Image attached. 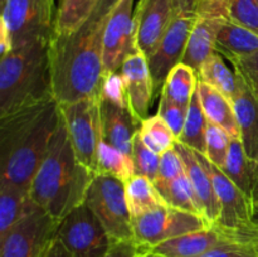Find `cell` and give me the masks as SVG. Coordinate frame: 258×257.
Wrapping results in <instances>:
<instances>
[{"label":"cell","instance_id":"1","mask_svg":"<svg viewBox=\"0 0 258 257\" xmlns=\"http://www.w3.org/2000/svg\"><path fill=\"white\" fill-rule=\"evenodd\" d=\"M116 0H102L90 19L68 35H52L49 65L53 97L58 105L101 97L103 34Z\"/></svg>","mask_w":258,"mask_h":257},{"label":"cell","instance_id":"2","mask_svg":"<svg viewBox=\"0 0 258 257\" xmlns=\"http://www.w3.org/2000/svg\"><path fill=\"white\" fill-rule=\"evenodd\" d=\"M59 121L54 98L0 117V181L29 190Z\"/></svg>","mask_w":258,"mask_h":257},{"label":"cell","instance_id":"3","mask_svg":"<svg viewBox=\"0 0 258 257\" xmlns=\"http://www.w3.org/2000/svg\"><path fill=\"white\" fill-rule=\"evenodd\" d=\"M95 175L78 160L60 113L57 131L30 184L32 199L53 218L62 221L85 203Z\"/></svg>","mask_w":258,"mask_h":257},{"label":"cell","instance_id":"4","mask_svg":"<svg viewBox=\"0 0 258 257\" xmlns=\"http://www.w3.org/2000/svg\"><path fill=\"white\" fill-rule=\"evenodd\" d=\"M49 42H37L2 54L0 117L53 97Z\"/></svg>","mask_w":258,"mask_h":257},{"label":"cell","instance_id":"5","mask_svg":"<svg viewBox=\"0 0 258 257\" xmlns=\"http://www.w3.org/2000/svg\"><path fill=\"white\" fill-rule=\"evenodd\" d=\"M55 0H3L2 54L37 42H49L55 20Z\"/></svg>","mask_w":258,"mask_h":257},{"label":"cell","instance_id":"6","mask_svg":"<svg viewBox=\"0 0 258 257\" xmlns=\"http://www.w3.org/2000/svg\"><path fill=\"white\" fill-rule=\"evenodd\" d=\"M85 203L100 219L112 242L134 241L133 219L122 180L108 174H96Z\"/></svg>","mask_w":258,"mask_h":257},{"label":"cell","instance_id":"7","mask_svg":"<svg viewBox=\"0 0 258 257\" xmlns=\"http://www.w3.org/2000/svg\"><path fill=\"white\" fill-rule=\"evenodd\" d=\"M197 0H174L173 15L160 45L149 58L154 95H160L166 77L181 62L196 23Z\"/></svg>","mask_w":258,"mask_h":257},{"label":"cell","instance_id":"8","mask_svg":"<svg viewBox=\"0 0 258 257\" xmlns=\"http://www.w3.org/2000/svg\"><path fill=\"white\" fill-rule=\"evenodd\" d=\"M101 97H88L59 105L68 135L78 160L97 174V153L102 141Z\"/></svg>","mask_w":258,"mask_h":257},{"label":"cell","instance_id":"9","mask_svg":"<svg viewBox=\"0 0 258 257\" xmlns=\"http://www.w3.org/2000/svg\"><path fill=\"white\" fill-rule=\"evenodd\" d=\"M131 219L134 241L144 249H150L161 242L211 226L204 217L176 209L169 204Z\"/></svg>","mask_w":258,"mask_h":257},{"label":"cell","instance_id":"10","mask_svg":"<svg viewBox=\"0 0 258 257\" xmlns=\"http://www.w3.org/2000/svg\"><path fill=\"white\" fill-rule=\"evenodd\" d=\"M57 237L72 257H106L113 243L103 224L86 203L60 221Z\"/></svg>","mask_w":258,"mask_h":257},{"label":"cell","instance_id":"11","mask_svg":"<svg viewBox=\"0 0 258 257\" xmlns=\"http://www.w3.org/2000/svg\"><path fill=\"white\" fill-rule=\"evenodd\" d=\"M59 223L37 207L0 236L2 257H44L57 237Z\"/></svg>","mask_w":258,"mask_h":257},{"label":"cell","instance_id":"12","mask_svg":"<svg viewBox=\"0 0 258 257\" xmlns=\"http://www.w3.org/2000/svg\"><path fill=\"white\" fill-rule=\"evenodd\" d=\"M197 156L211 175L214 190L221 202V214L216 224L239 232L258 233L257 208L253 199L247 197L223 171L211 163L203 154Z\"/></svg>","mask_w":258,"mask_h":257},{"label":"cell","instance_id":"13","mask_svg":"<svg viewBox=\"0 0 258 257\" xmlns=\"http://www.w3.org/2000/svg\"><path fill=\"white\" fill-rule=\"evenodd\" d=\"M197 18L181 62L198 72L202 63L216 52L217 35L231 20L229 0H197Z\"/></svg>","mask_w":258,"mask_h":257},{"label":"cell","instance_id":"14","mask_svg":"<svg viewBox=\"0 0 258 257\" xmlns=\"http://www.w3.org/2000/svg\"><path fill=\"white\" fill-rule=\"evenodd\" d=\"M229 243L258 246V233L239 232L212 224L207 228L161 242L150 251L161 257H201L217 247Z\"/></svg>","mask_w":258,"mask_h":257},{"label":"cell","instance_id":"15","mask_svg":"<svg viewBox=\"0 0 258 257\" xmlns=\"http://www.w3.org/2000/svg\"><path fill=\"white\" fill-rule=\"evenodd\" d=\"M134 2L135 0H116L108 15L103 34V75L120 71L126 57L138 50Z\"/></svg>","mask_w":258,"mask_h":257},{"label":"cell","instance_id":"16","mask_svg":"<svg viewBox=\"0 0 258 257\" xmlns=\"http://www.w3.org/2000/svg\"><path fill=\"white\" fill-rule=\"evenodd\" d=\"M174 0H139L134 10L135 44L150 58L160 45L173 15Z\"/></svg>","mask_w":258,"mask_h":257},{"label":"cell","instance_id":"17","mask_svg":"<svg viewBox=\"0 0 258 257\" xmlns=\"http://www.w3.org/2000/svg\"><path fill=\"white\" fill-rule=\"evenodd\" d=\"M120 73L125 82L131 113L141 123L149 117V110L155 96L148 58L140 50H135L123 60Z\"/></svg>","mask_w":258,"mask_h":257},{"label":"cell","instance_id":"18","mask_svg":"<svg viewBox=\"0 0 258 257\" xmlns=\"http://www.w3.org/2000/svg\"><path fill=\"white\" fill-rule=\"evenodd\" d=\"M174 148L183 159L184 165H185V173L190 180L194 191H196L203 217L211 226L216 224L218 222L219 214H221V202L214 190L211 175L203 166V164L201 163L193 149L188 148L180 141H176Z\"/></svg>","mask_w":258,"mask_h":257},{"label":"cell","instance_id":"19","mask_svg":"<svg viewBox=\"0 0 258 257\" xmlns=\"http://www.w3.org/2000/svg\"><path fill=\"white\" fill-rule=\"evenodd\" d=\"M100 108L103 140L133 158L134 139L138 134L140 123L136 121L128 108L115 105L102 97L100 101Z\"/></svg>","mask_w":258,"mask_h":257},{"label":"cell","instance_id":"20","mask_svg":"<svg viewBox=\"0 0 258 257\" xmlns=\"http://www.w3.org/2000/svg\"><path fill=\"white\" fill-rule=\"evenodd\" d=\"M237 77L238 90L232 98V103L241 131V140L244 151L251 160L258 164V100L243 77L238 73Z\"/></svg>","mask_w":258,"mask_h":257},{"label":"cell","instance_id":"21","mask_svg":"<svg viewBox=\"0 0 258 257\" xmlns=\"http://www.w3.org/2000/svg\"><path fill=\"white\" fill-rule=\"evenodd\" d=\"M221 170L256 203L258 194V164L247 156L241 139H231L226 163Z\"/></svg>","mask_w":258,"mask_h":257},{"label":"cell","instance_id":"22","mask_svg":"<svg viewBox=\"0 0 258 257\" xmlns=\"http://www.w3.org/2000/svg\"><path fill=\"white\" fill-rule=\"evenodd\" d=\"M197 92L202 108L209 122L224 128L232 139H241V131L232 101L218 90L201 80H198Z\"/></svg>","mask_w":258,"mask_h":257},{"label":"cell","instance_id":"23","mask_svg":"<svg viewBox=\"0 0 258 257\" xmlns=\"http://www.w3.org/2000/svg\"><path fill=\"white\" fill-rule=\"evenodd\" d=\"M216 52L232 62L258 52V34L236 24L232 20L224 23L217 35Z\"/></svg>","mask_w":258,"mask_h":257},{"label":"cell","instance_id":"24","mask_svg":"<svg viewBox=\"0 0 258 257\" xmlns=\"http://www.w3.org/2000/svg\"><path fill=\"white\" fill-rule=\"evenodd\" d=\"M37 207L29 190L0 181V236Z\"/></svg>","mask_w":258,"mask_h":257},{"label":"cell","instance_id":"25","mask_svg":"<svg viewBox=\"0 0 258 257\" xmlns=\"http://www.w3.org/2000/svg\"><path fill=\"white\" fill-rule=\"evenodd\" d=\"M125 193L131 218L145 214L166 204L156 189L155 184L149 178L139 174L125 181Z\"/></svg>","mask_w":258,"mask_h":257},{"label":"cell","instance_id":"26","mask_svg":"<svg viewBox=\"0 0 258 257\" xmlns=\"http://www.w3.org/2000/svg\"><path fill=\"white\" fill-rule=\"evenodd\" d=\"M102 0H60L52 35H68L80 29Z\"/></svg>","mask_w":258,"mask_h":257},{"label":"cell","instance_id":"27","mask_svg":"<svg viewBox=\"0 0 258 257\" xmlns=\"http://www.w3.org/2000/svg\"><path fill=\"white\" fill-rule=\"evenodd\" d=\"M223 58L218 52H214L202 63L197 75L198 80L218 90L232 101L238 90V77L234 71L232 72Z\"/></svg>","mask_w":258,"mask_h":257},{"label":"cell","instance_id":"28","mask_svg":"<svg viewBox=\"0 0 258 257\" xmlns=\"http://www.w3.org/2000/svg\"><path fill=\"white\" fill-rule=\"evenodd\" d=\"M198 86V75L190 66L180 62L166 77L160 95L188 108Z\"/></svg>","mask_w":258,"mask_h":257},{"label":"cell","instance_id":"29","mask_svg":"<svg viewBox=\"0 0 258 257\" xmlns=\"http://www.w3.org/2000/svg\"><path fill=\"white\" fill-rule=\"evenodd\" d=\"M207 127H208V118L202 108L198 92L196 91L189 103L183 134L178 141L204 155L207 148Z\"/></svg>","mask_w":258,"mask_h":257},{"label":"cell","instance_id":"30","mask_svg":"<svg viewBox=\"0 0 258 257\" xmlns=\"http://www.w3.org/2000/svg\"><path fill=\"white\" fill-rule=\"evenodd\" d=\"M155 186L164 201L166 202V204L176 209L190 212V213H196L203 217L197 194L186 173L181 174L179 178L174 179L169 183L155 184Z\"/></svg>","mask_w":258,"mask_h":257},{"label":"cell","instance_id":"31","mask_svg":"<svg viewBox=\"0 0 258 257\" xmlns=\"http://www.w3.org/2000/svg\"><path fill=\"white\" fill-rule=\"evenodd\" d=\"M108 174L123 183L136 175L135 164L131 156L110 145L102 139L97 153V174Z\"/></svg>","mask_w":258,"mask_h":257},{"label":"cell","instance_id":"32","mask_svg":"<svg viewBox=\"0 0 258 257\" xmlns=\"http://www.w3.org/2000/svg\"><path fill=\"white\" fill-rule=\"evenodd\" d=\"M138 134L144 145L158 155L173 149L178 141L173 130L158 113L141 121Z\"/></svg>","mask_w":258,"mask_h":257},{"label":"cell","instance_id":"33","mask_svg":"<svg viewBox=\"0 0 258 257\" xmlns=\"http://www.w3.org/2000/svg\"><path fill=\"white\" fill-rule=\"evenodd\" d=\"M231 139L232 138L224 128L219 127L216 123L208 121V127H207V148L204 156L213 165H216L217 168L222 169L224 166Z\"/></svg>","mask_w":258,"mask_h":257},{"label":"cell","instance_id":"34","mask_svg":"<svg viewBox=\"0 0 258 257\" xmlns=\"http://www.w3.org/2000/svg\"><path fill=\"white\" fill-rule=\"evenodd\" d=\"M133 160L135 164L136 174L146 176L153 183L156 180L159 173V164H160V155L146 148L141 141L139 134H136L135 139H134Z\"/></svg>","mask_w":258,"mask_h":257},{"label":"cell","instance_id":"35","mask_svg":"<svg viewBox=\"0 0 258 257\" xmlns=\"http://www.w3.org/2000/svg\"><path fill=\"white\" fill-rule=\"evenodd\" d=\"M229 18L258 34V0H229Z\"/></svg>","mask_w":258,"mask_h":257},{"label":"cell","instance_id":"36","mask_svg":"<svg viewBox=\"0 0 258 257\" xmlns=\"http://www.w3.org/2000/svg\"><path fill=\"white\" fill-rule=\"evenodd\" d=\"M186 113H188V108L173 102L166 96L160 95L158 115L161 116V118L168 123L169 127L173 130L174 135L176 136V139L180 138V135L183 134Z\"/></svg>","mask_w":258,"mask_h":257},{"label":"cell","instance_id":"37","mask_svg":"<svg viewBox=\"0 0 258 257\" xmlns=\"http://www.w3.org/2000/svg\"><path fill=\"white\" fill-rule=\"evenodd\" d=\"M101 97L115 103V105L130 110L125 82H123L120 71L108 72L103 75L102 85H101Z\"/></svg>","mask_w":258,"mask_h":257},{"label":"cell","instance_id":"38","mask_svg":"<svg viewBox=\"0 0 258 257\" xmlns=\"http://www.w3.org/2000/svg\"><path fill=\"white\" fill-rule=\"evenodd\" d=\"M184 173H185V165H184L183 159H181L180 154L176 151V149L173 148L160 155L158 178L154 181V184L169 183V181L179 178Z\"/></svg>","mask_w":258,"mask_h":257},{"label":"cell","instance_id":"39","mask_svg":"<svg viewBox=\"0 0 258 257\" xmlns=\"http://www.w3.org/2000/svg\"><path fill=\"white\" fill-rule=\"evenodd\" d=\"M234 71L243 77L248 87L258 100V52L247 57L232 60Z\"/></svg>","mask_w":258,"mask_h":257},{"label":"cell","instance_id":"40","mask_svg":"<svg viewBox=\"0 0 258 257\" xmlns=\"http://www.w3.org/2000/svg\"><path fill=\"white\" fill-rule=\"evenodd\" d=\"M201 257H258V246L251 243H229L217 247Z\"/></svg>","mask_w":258,"mask_h":257},{"label":"cell","instance_id":"41","mask_svg":"<svg viewBox=\"0 0 258 257\" xmlns=\"http://www.w3.org/2000/svg\"><path fill=\"white\" fill-rule=\"evenodd\" d=\"M139 249L140 247L135 243V241L113 242L106 257H134L138 253Z\"/></svg>","mask_w":258,"mask_h":257},{"label":"cell","instance_id":"42","mask_svg":"<svg viewBox=\"0 0 258 257\" xmlns=\"http://www.w3.org/2000/svg\"><path fill=\"white\" fill-rule=\"evenodd\" d=\"M44 257H72L70 252L67 251L64 246H63L62 242L59 241L58 237H55L54 241L52 242V244L48 248L47 253Z\"/></svg>","mask_w":258,"mask_h":257},{"label":"cell","instance_id":"43","mask_svg":"<svg viewBox=\"0 0 258 257\" xmlns=\"http://www.w3.org/2000/svg\"><path fill=\"white\" fill-rule=\"evenodd\" d=\"M134 257H161V256H159V254L154 253V252H151L150 249L140 248V249H139L138 253H136Z\"/></svg>","mask_w":258,"mask_h":257},{"label":"cell","instance_id":"44","mask_svg":"<svg viewBox=\"0 0 258 257\" xmlns=\"http://www.w3.org/2000/svg\"><path fill=\"white\" fill-rule=\"evenodd\" d=\"M256 208H257V212H258V194H257V198H256Z\"/></svg>","mask_w":258,"mask_h":257},{"label":"cell","instance_id":"45","mask_svg":"<svg viewBox=\"0 0 258 257\" xmlns=\"http://www.w3.org/2000/svg\"><path fill=\"white\" fill-rule=\"evenodd\" d=\"M256 219H257V217H256ZM257 221H258V219H257Z\"/></svg>","mask_w":258,"mask_h":257}]
</instances>
